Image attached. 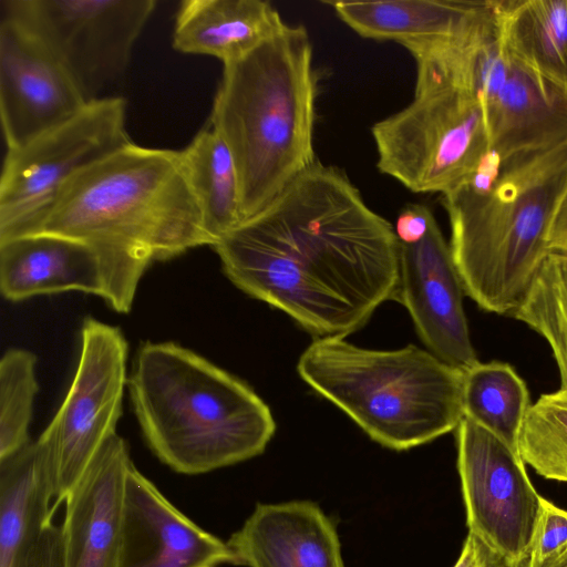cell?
Masks as SVG:
<instances>
[{
  "mask_svg": "<svg viewBox=\"0 0 567 567\" xmlns=\"http://www.w3.org/2000/svg\"><path fill=\"white\" fill-rule=\"evenodd\" d=\"M547 243L549 250L567 251V195L564 196L555 213Z\"/></svg>",
  "mask_w": 567,
  "mask_h": 567,
  "instance_id": "1f68e13d",
  "label": "cell"
},
{
  "mask_svg": "<svg viewBox=\"0 0 567 567\" xmlns=\"http://www.w3.org/2000/svg\"><path fill=\"white\" fill-rule=\"evenodd\" d=\"M132 143L121 96L90 101L76 115L8 150L0 176V231L47 204L73 177Z\"/></svg>",
  "mask_w": 567,
  "mask_h": 567,
  "instance_id": "30bf717a",
  "label": "cell"
},
{
  "mask_svg": "<svg viewBox=\"0 0 567 567\" xmlns=\"http://www.w3.org/2000/svg\"><path fill=\"white\" fill-rule=\"evenodd\" d=\"M502 161L489 188L462 185L442 203L465 295L484 311L511 316L549 251L548 231L567 193V141Z\"/></svg>",
  "mask_w": 567,
  "mask_h": 567,
  "instance_id": "5b68a950",
  "label": "cell"
},
{
  "mask_svg": "<svg viewBox=\"0 0 567 567\" xmlns=\"http://www.w3.org/2000/svg\"><path fill=\"white\" fill-rule=\"evenodd\" d=\"M89 102L39 40L1 17L0 118L7 151L64 123Z\"/></svg>",
  "mask_w": 567,
  "mask_h": 567,
  "instance_id": "7c38bea8",
  "label": "cell"
},
{
  "mask_svg": "<svg viewBox=\"0 0 567 567\" xmlns=\"http://www.w3.org/2000/svg\"><path fill=\"white\" fill-rule=\"evenodd\" d=\"M544 567H567V547L554 560Z\"/></svg>",
  "mask_w": 567,
  "mask_h": 567,
  "instance_id": "d6a6232c",
  "label": "cell"
},
{
  "mask_svg": "<svg viewBox=\"0 0 567 567\" xmlns=\"http://www.w3.org/2000/svg\"><path fill=\"white\" fill-rule=\"evenodd\" d=\"M464 296L450 244L436 220L419 240L399 241L395 300L409 311L427 350L461 371L478 362L463 308Z\"/></svg>",
  "mask_w": 567,
  "mask_h": 567,
  "instance_id": "4fadbf2b",
  "label": "cell"
},
{
  "mask_svg": "<svg viewBox=\"0 0 567 567\" xmlns=\"http://www.w3.org/2000/svg\"><path fill=\"white\" fill-rule=\"evenodd\" d=\"M359 35L403 47L468 37L495 23L493 0L324 1Z\"/></svg>",
  "mask_w": 567,
  "mask_h": 567,
  "instance_id": "e0dca14e",
  "label": "cell"
},
{
  "mask_svg": "<svg viewBox=\"0 0 567 567\" xmlns=\"http://www.w3.org/2000/svg\"><path fill=\"white\" fill-rule=\"evenodd\" d=\"M497 35L535 76L567 90V0H493Z\"/></svg>",
  "mask_w": 567,
  "mask_h": 567,
  "instance_id": "7402d4cb",
  "label": "cell"
},
{
  "mask_svg": "<svg viewBox=\"0 0 567 567\" xmlns=\"http://www.w3.org/2000/svg\"><path fill=\"white\" fill-rule=\"evenodd\" d=\"M297 371L382 446L404 451L455 431L464 416L463 371L409 344L372 350L315 338Z\"/></svg>",
  "mask_w": 567,
  "mask_h": 567,
  "instance_id": "8992f818",
  "label": "cell"
},
{
  "mask_svg": "<svg viewBox=\"0 0 567 567\" xmlns=\"http://www.w3.org/2000/svg\"><path fill=\"white\" fill-rule=\"evenodd\" d=\"M181 154L213 246L244 223L234 157L210 125L200 130Z\"/></svg>",
  "mask_w": 567,
  "mask_h": 567,
  "instance_id": "603a6c76",
  "label": "cell"
},
{
  "mask_svg": "<svg viewBox=\"0 0 567 567\" xmlns=\"http://www.w3.org/2000/svg\"><path fill=\"white\" fill-rule=\"evenodd\" d=\"M530 404L525 381L506 362L478 361L463 371L464 416L484 426L516 451Z\"/></svg>",
  "mask_w": 567,
  "mask_h": 567,
  "instance_id": "cb8c5ba5",
  "label": "cell"
},
{
  "mask_svg": "<svg viewBox=\"0 0 567 567\" xmlns=\"http://www.w3.org/2000/svg\"><path fill=\"white\" fill-rule=\"evenodd\" d=\"M53 464L41 434L0 460V567H28L33 546L55 511Z\"/></svg>",
  "mask_w": 567,
  "mask_h": 567,
  "instance_id": "ffe728a7",
  "label": "cell"
},
{
  "mask_svg": "<svg viewBox=\"0 0 567 567\" xmlns=\"http://www.w3.org/2000/svg\"><path fill=\"white\" fill-rule=\"evenodd\" d=\"M509 60L503 83L484 106L491 150L502 159L567 141V90Z\"/></svg>",
  "mask_w": 567,
  "mask_h": 567,
  "instance_id": "d6986e66",
  "label": "cell"
},
{
  "mask_svg": "<svg viewBox=\"0 0 567 567\" xmlns=\"http://www.w3.org/2000/svg\"><path fill=\"white\" fill-rule=\"evenodd\" d=\"M132 461L114 434L65 498L64 567H118L125 480Z\"/></svg>",
  "mask_w": 567,
  "mask_h": 567,
  "instance_id": "9a60e30c",
  "label": "cell"
},
{
  "mask_svg": "<svg viewBox=\"0 0 567 567\" xmlns=\"http://www.w3.org/2000/svg\"><path fill=\"white\" fill-rule=\"evenodd\" d=\"M143 436L173 471L197 475L261 454L276 432L244 381L174 342H145L127 382Z\"/></svg>",
  "mask_w": 567,
  "mask_h": 567,
  "instance_id": "277c9868",
  "label": "cell"
},
{
  "mask_svg": "<svg viewBox=\"0 0 567 567\" xmlns=\"http://www.w3.org/2000/svg\"><path fill=\"white\" fill-rule=\"evenodd\" d=\"M212 247L238 289L316 338H344L396 299L394 227L341 169L318 162Z\"/></svg>",
  "mask_w": 567,
  "mask_h": 567,
  "instance_id": "6da1fadb",
  "label": "cell"
},
{
  "mask_svg": "<svg viewBox=\"0 0 567 567\" xmlns=\"http://www.w3.org/2000/svg\"><path fill=\"white\" fill-rule=\"evenodd\" d=\"M128 344L121 329L84 319L76 370L54 417L42 432L51 447L54 508L64 502L122 415Z\"/></svg>",
  "mask_w": 567,
  "mask_h": 567,
  "instance_id": "9c48e42d",
  "label": "cell"
},
{
  "mask_svg": "<svg viewBox=\"0 0 567 567\" xmlns=\"http://www.w3.org/2000/svg\"><path fill=\"white\" fill-rule=\"evenodd\" d=\"M518 453L544 478L567 482V389L544 393L530 404Z\"/></svg>",
  "mask_w": 567,
  "mask_h": 567,
  "instance_id": "484cf974",
  "label": "cell"
},
{
  "mask_svg": "<svg viewBox=\"0 0 567 567\" xmlns=\"http://www.w3.org/2000/svg\"><path fill=\"white\" fill-rule=\"evenodd\" d=\"M28 567H64L62 530L49 523L33 546Z\"/></svg>",
  "mask_w": 567,
  "mask_h": 567,
  "instance_id": "f1b7e54d",
  "label": "cell"
},
{
  "mask_svg": "<svg viewBox=\"0 0 567 567\" xmlns=\"http://www.w3.org/2000/svg\"><path fill=\"white\" fill-rule=\"evenodd\" d=\"M454 567H507L483 540L472 533L467 534L462 553Z\"/></svg>",
  "mask_w": 567,
  "mask_h": 567,
  "instance_id": "4dcf8cb0",
  "label": "cell"
},
{
  "mask_svg": "<svg viewBox=\"0 0 567 567\" xmlns=\"http://www.w3.org/2000/svg\"><path fill=\"white\" fill-rule=\"evenodd\" d=\"M565 195H567V193Z\"/></svg>",
  "mask_w": 567,
  "mask_h": 567,
  "instance_id": "836d02e7",
  "label": "cell"
},
{
  "mask_svg": "<svg viewBox=\"0 0 567 567\" xmlns=\"http://www.w3.org/2000/svg\"><path fill=\"white\" fill-rule=\"evenodd\" d=\"M238 565L227 543L204 530L132 464L125 480L118 567Z\"/></svg>",
  "mask_w": 567,
  "mask_h": 567,
  "instance_id": "5bb4252c",
  "label": "cell"
},
{
  "mask_svg": "<svg viewBox=\"0 0 567 567\" xmlns=\"http://www.w3.org/2000/svg\"><path fill=\"white\" fill-rule=\"evenodd\" d=\"M227 544L247 567H344L333 523L309 501L258 504Z\"/></svg>",
  "mask_w": 567,
  "mask_h": 567,
  "instance_id": "2e32d148",
  "label": "cell"
},
{
  "mask_svg": "<svg viewBox=\"0 0 567 567\" xmlns=\"http://www.w3.org/2000/svg\"><path fill=\"white\" fill-rule=\"evenodd\" d=\"M317 90L312 44L302 25L286 24L224 64L209 125L234 157L244 221L317 162Z\"/></svg>",
  "mask_w": 567,
  "mask_h": 567,
  "instance_id": "3957f363",
  "label": "cell"
},
{
  "mask_svg": "<svg viewBox=\"0 0 567 567\" xmlns=\"http://www.w3.org/2000/svg\"><path fill=\"white\" fill-rule=\"evenodd\" d=\"M456 432L457 471L468 533L507 567H523L537 524L542 496L518 451L463 416Z\"/></svg>",
  "mask_w": 567,
  "mask_h": 567,
  "instance_id": "8fae6325",
  "label": "cell"
},
{
  "mask_svg": "<svg viewBox=\"0 0 567 567\" xmlns=\"http://www.w3.org/2000/svg\"><path fill=\"white\" fill-rule=\"evenodd\" d=\"M567 547V509L540 498V511L523 567H544Z\"/></svg>",
  "mask_w": 567,
  "mask_h": 567,
  "instance_id": "83f0119b",
  "label": "cell"
},
{
  "mask_svg": "<svg viewBox=\"0 0 567 567\" xmlns=\"http://www.w3.org/2000/svg\"><path fill=\"white\" fill-rule=\"evenodd\" d=\"M286 23L268 1L184 0L173 31V48L186 54L236 61L280 31Z\"/></svg>",
  "mask_w": 567,
  "mask_h": 567,
  "instance_id": "44dd1931",
  "label": "cell"
},
{
  "mask_svg": "<svg viewBox=\"0 0 567 567\" xmlns=\"http://www.w3.org/2000/svg\"><path fill=\"white\" fill-rule=\"evenodd\" d=\"M155 0H0L8 18L39 40L87 101L126 71Z\"/></svg>",
  "mask_w": 567,
  "mask_h": 567,
  "instance_id": "ba28073f",
  "label": "cell"
},
{
  "mask_svg": "<svg viewBox=\"0 0 567 567\" xmlns=\"http://www.w3.org/2000/svg\"><path fill=\"white\" fill-rule=\"evenodd\" d=\"M0 290L12 302L71 290L104 298L105 285L93 248L63 236L33 234L0 241Z\"/></svg>",
  "mask_w": 567,
  "mask_h": 567,
  "instance_id": "ac0fdd59",
  "label": "cell"
},
{
  "mask_svg": "<svg viewBox=\"0 0 567 567\" xmlns=\"http://www.w3.org/2000/svg\"><path fill=\"white\" fill-rule=\"evenodd\" d=\"M511 316L548 342L567 389V251L547 252Z\"/></svg>",
  "mask_w": 567,
  "mask_h": 567,
  "instance_id": "d4e9b609",
  "label": "cell"
},
{
  "mask_svg": "<svg viewBox=\"0 0 567 567\" xmlns=\"http://www.w3.org/2000/svg\"><path fill=\"white\" fill-rule=\"evenodd\" d=\"M33 234L63 236L93 248L103 270V299L120 313L130 312L138 284L154 262L213 244L181 151L133 142L0 231V241Z\"/></svg>",
  "mask_w": 567,
  "mask_h": 567,
  "instance_id": "7a4b0ae2",
  "label": "cell"
},
{
  "mask_svg": "<svg viewBox=\"0 0 567 567\" xmlns=\"http://www.w3.org/2000/svg\"><path fill=\"white\" fill-rule=\"evenodd\" d=\"M435 218L425 205H406L396 218L394 231L401 243H411L422 238Z\"/></svg>",
  "mask_w": 567,
  "mask_h": 567,
  "instance_id": "f546056e",
  "label": "cell"
},
{
  "mask_svg": "<svg viewBox=\"0 0 567 567\" xmlns=\"http://www.w3.org/2000/svg\"><path fill=\"white\" fill-rule=\"evenodd\" d=\"M371 133L379 171L414 193L455 190L491 151L480 100L453 86L415 87L413 101Z\"/></svg>",
  "mask_w": 567,
  "mask_h": 567,
  "instance_id": "52a82bcc",
  "label": "cell"
},
{
  "mask_svg": "<svg viewBox=\"0 0 567 567\" xmlns=\"http://www.w3.org/2000/svg\"><path fill=\"white\" fill-rule=\"evenodd\" d=\"M37 357L28 350L10 349L0 360V460L29 441V425L39 390Z\"/></svg>",
  "mask_w": 567,
  "mask_h": 567,
  "instance_id": "4316f807",
  "label": "cell"
}]
</instances>
